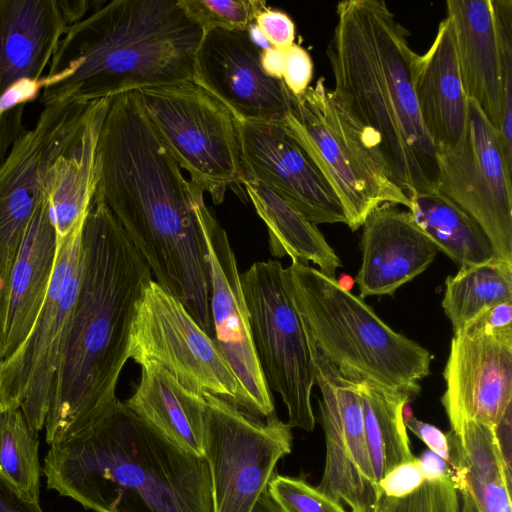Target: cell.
I'll use <instances>...</instances> for the list:
<instances>
[{"mask_svg": "<svg viewBox=\"0 0 512 512\" xmlns=\"http://www.w3.org/2000/svg\"><path fill=\"white\" fill-rule=\"evenodd\" d=\"M201 231L214 340L240 384L243 412L268 418L275 414L274 401L254 348L236 256L226 231L210 210L201 219Z\"/></svg>", "mask_w": 512, "mask_h": 512, "instance_id": "cell-16", "label": "cell"}, {"mask_svg": "<svg viewBox=\"0 0 512 512\" xmlns=\"http://www.w3.org/2000/svg\"><path fill=\"white\" fill-rule=\"evenodd\" d=\"M160 139L192 183L214 204L233 190L247 201L236 119L194 82L137 92Z\"/></svg>", "mask_w": 512, "mask_h": 512, "instance_id": "cell-7", "label": "cell"}, {"mask_svg": "<svg viewBox=\"0 0 512 512\" xmlns=\"http://www.w3.org/2000/svg\"><path fill=\"white\" fill-rule=\"evenodd\" d=\"M178 3L204 31H247L259 12L267 7L261 0H178Z\"/></svg>", "mask_w": 512, "mask_h": 512, "instance_id": "cell-32", "label": "cell"}, {"mask_svg": "<svg viewBox=\"0 0 512 512\" xmlns=\"http://www.w3.org/2000/svg\"><path fill=\"white\" fill-rule=\"evenodd\" d=\"M82 229L57 240L52 280L38 318L16 352L0 362V411L21 409L36 432L45 426L58 360L78 293Z\"/></svg>", "mask_w": 512, "mask_h": 512, "instance_id": "cell-11", "label": "cell"}, {"mask_svg": "<svg viewBox=\"0 0 512 512\" xmlns=\"http://www.w3.org/2000/svg\"><path fill=\"white\" fill-rule=\"evenodd\" d=\"M0 512H43L39 503L22 497L0 477Z\"/></svg>", "mask_w": 512, "mask_h": 512, "instance_id": "cell-42", "label": "cell"}, {"mask_svg": "<svg viewBox=\"0 0 512 512\" xmlns=\"http://www.w3.org/2000/svg\"><path fill=\"white\" fill-rule=\"evenodd\" d=\"M281 123L333 189L352 231L381 204L409 209V197L393 184L351 131L323 77L304 93L292 94L290 110Z\"/></svg>", "mask_w": 512, "mask_h": 512, "instance_id": "cell-8", "label": "cell"}, {"mask_svg": "<svg viewBox=\"0 0 512 512\" xmlns=\"http://www.w3.org/2000/svg\"><path fill=\"white\" fill-rule=\"evenodd\" d=\"M449 423V467L456 488L469 492L479 512H512L511 468L494 428L467 417Z\"/></svg>", "mask_w": 512, "mask_h": 512, "instance_id": "cell-26", "label": "cell"}, {"mask_svg": "<svg viewBox=\"0 0 512 512\" xmlns=\"http://www.w3.org/2000/svg\"><path fill=\"white\" fill-rule=\"evenodd\" d=\"M491 7L503 93V121L499 135L504 156L512 166V0H491Z\"/></svg>", "mask_w": 512, "mask_h": 512, "instance_id": "cell-33", "label": "cell"}, {"mask_svg": "<svg viewBox=\"0 0 512 512\" xmlns=\"http://www.w3.org/2000/svg\"><path fill=\"white\" fill-rule=\"evenodd\" d=\"M99 0H0V95L20 80H39L68 28Z\"/></svg>", "mask_w": 512, "mask_h": 512, "instance_id": "cell-20", "label": "cell"}, {"mask_svg": "<svg viewBox=\"0 0 512 512\" xmlns=\"http://www.w3.org/2000/svg\"><path fill=\"white\" fill-rule=\"evenodd\" d=\"M203 395L212 512H251L277 462L292 450L291 427L276 414L262 422L218 396Z\"/></svg>", "mask_w": 512, "mask_h": 512, "instance_id": "cell-13", "label": "cell"}, {"mask_svg": "<svg viewBox=\"0 0 512 512\" xmlns=\"http://www.w3.org/2000/svg\"><path fill=\"white\" fill-rule=\"evenodd\" d=\"M146 423L182 450L204 458L208 404L204 395L182 386L166 369L147 362L124 402Z\"/></svg>", "mask_w": 512, "mask_h": 512, "instance_id": "cell-25", "label": "cell"}, {"mask_svg": "<svg viewBox=\"0 0 512 512\" xmlns=\"http://www.w3.org/2000/svg\"><path fill=\"white\" fill-rule=\"evenodd\" d=\"M327 56L330 95L351 131L408 197L437 189V148L413 86L409 32L380 0L341 1ZM438 190V189H437Z\"/></svg>", "mask_w": 512, "mask_h": 512, "instance_id": "cell-2", "label": "cell"}, {"mask_svg": "<svg viewBox=\"0 0 512 512\" xmlns=\"http://www.w3.org/2000/svg\"><path fill=\"white\" fill-rule=\"evenodd\" d=\"M307 341L321 391L318 402L326 444L324 471L317 488L350 512H374L382 492L366 441L359 390Z\"/></svg>", "mask_w": 512, "mask_h": 512, "instance_id": "cell-15", "label": "cell"}, {"mask_svg": "<svg viewBox=\"0 0 512 512\" xmlns=\"http://www.w3.org/2000/svg\"><path fill=\"white\" fill-rule=\"evenodd\" d=\"M244 180L270 188L310 222L346 224L333 189L281 122L236 120Z\"/></svg>", "mask_w": 512, "mask_h": 512, "instance_id": "cell-17", "label": "cell"}, {"mask_svg": "<svg viewBox=\"0 0 512 512\" xmlns=\"http://www.w3.org/2000/svg\"><path fill=\"white\" fill-rule=\"evenodd\" d=\"M459 332L466 334H503L512 332V300L490 307Z\"/></svg>", "mask_w": 512, "mask_h": 512, "instance_id": "cell-39", "label": "cell"}, {"mask_svg": "<svg viewBox=\"0 0 512 512\" xmlns=\"http://www.w3.org/2000/svg\"><path fill=\"white\" fill-rule=\"evenodd\" d=\"M509 300L512 263L496 258L448 276L442 307L455 334L490 307Z\"/></svg>", "mask_w": 512, "mask_h": 512, "instance_id": "cell-30", "label": "cell"}, {"mask_svg": "<svg viewBox=\"0 0 512 512\" xmlns=\"http://www.w3.org/2000/svg\"><path fill=\"white\" fill-rule=\"evenodd\" d=\"M408 211L415 223L460 268L496 259L492 244L479 224L439 190L409 196Z\"/></svg>", "mask_w": 512, "mask_h": 512, "instance_id": "cell-28", "label": "cell"}, {"mask_svg": "<svg viewBox=\"0 0 512 512\" xmlns=\"http://www.w3.org/2000/svg\"><path fill=\"white\" fill-rule=\"evenodd\" d=\"M413 86L422 122L437 149L454 146L461 138L468 100L459 72L454 32L446 16L422 55L416 54Z\"/></svg>", "mask_w": 512, "mask_h": 512, "instance_id": "cell-23", "label": "cell"}, {"mask_svg": "<svg viewBox=\"0 0 512 512\" xmlns=\"http://www.w3.org/2000/svg\"><path fill=\"white\" fill-rule=\"evenodd\" d=\"M38 432L21 409L0 411V477L22 497L39 503L40 462Z\"/></svg>", "mask_w": 512, "mask_h": 512, "instance_id": "cell-31", "label": "cell"}, {"mask_svg": "<svg viewBox=\"0 0 512 512\" xmlns=\"http://www.w3.org/2000/svg\"><path fill=\"white\" fill-rule=\"evenodd\" d=\"M512 405L506 410L500 422L494 427V432L506 464L511 468V433Z\"/></svg>", "mask_w": 512, "mask_h": 512, "instance_id": "cell-45", "label": "cell"}, {"mask_svg": "<svg viewBox=\"0 0 512 512\" xmlns=\"http://www.w3.org/2000/svg\"><path fill=\"white\" fill-rule=\"evenodd\" d=\"M50 82L51 80L44 76L39 80H20L9 87L0 95V121L7 112L35 100Z\"/></svg>", "mask_w": 512, "mask_h": 512, "instance_id": "cell-40", "label": "cell"}, {"mask_svg": "<svg viewBox=\"0 0 512 512\" xmlns=\"http://www.w3.org/2000/svg\"><path fill=\"white\" fill-rule=\"evenodd\" d=\"M203 33L178 0L100 1L62 37L40 102H92L193 82Z\"/></svg>", "mask_w": 512, "mask_h": 512, "instance_id": "cell-5", "label": "cell"}, {"mask_svg": "<svg viewBox=\"0 0 512 512\" xmlns=\"http://www.w3.org/2000/svg\"><path fill=\"white\" fill-rule=\"evenodd\" d=\"M418 459L425 481L438 480L449 476L451 473L450 467L446 461L430 450L424 452Z\"/></svg>", "mask_w": 512, "mask_h": 512, "instance_id": "cell-43", "label": "cell"}, {"mask_svg": "<svg viewBox=\"0 0 512 512\" xmlns=\"http://www.w3.org/2000/svg\"><path fill=\"white\" fill-rule=\"evenodd\" d=\"M284 282L307 339L347 379L413 398L433 356L388 326L360 297L309 264L292 262Z\"/></svg>", "mask_w": 512, "mask_h": 512, "instance_id": "cell-6", "label": "cell"}, {"mask_svg": "<svg viewBox=\"0 0 512 512\" xmlns=\"http://www.w3.org/2000/svg\"><path fill=\"white\" fill-rule=\"evenodd\" d=\"M437 165V189L479 224L497 259L512 263V166L498 130L473 100L460 140L437 149Z\"/></svg>", "mask_w": 512, "mask_h": 512, "instance_id": "cell-14", "label": "cell"}, {"mask_svg": "<svg viewBox=\"0 0 512 512\" xmlns=\"http://www.w3.org/2000/svg\"><path fill=\"white\" fill-rule=\"evenodd\" d=\"M352 381L360 393L366 441L379 485L393 469L416 459L404 421V407L413 397L365 380Z\"/></svg>", "mask_w": 512, "mask_h": 512, "instance_id": "cell-29", "label": "cell"}, {"mask_svg": "<svg viewBox=\"0 0 512 512\" xmlns=\"http://www.w3.org/2000/svg\"><path fill=\"white\" fill-rule=\"evenodd\" d=\"M374 512H459V495L451 476L425 481L399 498L382 495Z\"/></svg>", "mask_w": 512, "mask_h": 512, "instance_id": "cell-34", "label": "cell"}, {"mask_svg": "<svg viewBox=\"0 0 512 512\" xmlns=\"http://www.w3.org/2000/svg\"><path fill=\"white\" fill-rule=\"evenodd\" d=\"M261 50L246 31L205 30L193 67V82L220 101L236 120L282 122L292 94L261 67Z\"/></svg>", "mask_w": 512, "mask_h": 512, "instance_id": "cell-18", "label": "cell"}, {"mask_svg": "<svg viewBox=\"0 0 512 512\" xmlns=\"http://www.w3.org/2000/svg\"><path fill=\"white\" fill-rule=\"evenodd\" d=\"M94 197L119 222L156 283L214 338L201 231L204 192L184 176L137 92L111 98L99 134Z\"/></svg>", "mask_w": 512, "mask_h": 512, "instance_id": "cell-1", "label": "cell"}, {"mask_svg": "<svg viewBox=\"0 0 512 512\" xmlns=\"http://www.w3.org/2000/svg\"><path fill=\"white\" fill-rule=\"evenodd\" d=\"M243 186L247 198L267 227L271 255L277 258L289 256L292 262L303 264L312 261L322 274L336 279V271L342 262L317 225L259 182L246 179Z\"/></svg>", "mask_w": 512, "mask_h": 512, "instance_id": "cell-27", "label": "cell"}, {"mask_svg": "<svg viewBox=\"0 0 512 512\" xmlns=\"http://www.w3.org/2000/svg\"><path fill=\"white\" fill-rule=\"evenodd\" d=\"M57 255V237L46 195L37 206L13 265L0 315V362L29 335L45 302Z\"/></svg>", "mask_w": 512, "mask_h": 512, "instance_id": "cell-22", "label": "cell"}, {"mask_svg": "<svg viewBox=\"0 0 512 512\" xmlns=\"http://www.w3.org/2000/svg\"><path fill=\"white\" fill-rule=\"evenodd\" d=\"M251 42L261 51L270 48V44L254 22L246 31Z\"/></svg>", "mask_w": 512, "mask_h": 512, "instance_id": "cell-47", "label": "cell"}, {"mask_svg": "<svg viewBox=\"0 0 512 512\" xmlns=\"http://www.w3.org/2000/svg\"><path fill=\"white\" fill-rule=\"evenodd\" d=\"M251 512H282L269 495L267 489L262 492Z\"/></svg>", "mask_w": 512, "mask_h": 512, "instance_id": "cell-46", "label": "cell"}, {"mask_svg": "<svg viewBox=\"0 0 512 512\" xmlns=\"http://www.w3.org/2000/svg\"><path fill=\"white\" fill-rule=\"evenodd\" d=\"M43 473L48 489L95 512H212L205 458L173 444L118 398L51 445Z\"/></svg>", "mask_w": 512, "mask_h": 512, "instance_id": "cell-4", "label": "cell"}, {"mask_svg": "<svg viewBox=\"0 0 512 512\" xmlns=\"http://www.w3.org/2000/svg\"><path fill=\"white\" fill-rule=\"evenodd\" d=\"M127 356L140 366L155 363L185 388L218 396L243 411L240 384L215 340L153 280L138 305Z\"/></svg>", "mask_w": 512, "mask_h": 512, "instance_id": "cell-12", "label": "cell"}, {"mask_svg": "<svg viewBox=\"0 0 512 512\" xmlns=\"http://www.w3.org/2000/svg\"><path fill=\"white\" fill-rule=\"evenodd\" d=\"M255 23L271 47L287 49L295 43V24L285 12L266 7Z\"/></svg>", "mask_w": 512, "mask_h": 512, "instance_id": "cell-36", "label": "cell"}, {"mask_svg": "<svg viewBox=\"0 0 512 512\" xmlns=\"http://www.w3.org/2000/svg\"><path fill=\"white\" fill-rule=\"evenodd\" d=\"M267 491L282 512H347L304 479L274 474Z\"/></svg>", "mask_w": 512, "mask_h": 512, "instance_id": "cell-35", "label": "cell"}, {"mask_svg": "<svg viewBox=\"0 0 512 512\" xmlns=\"http://www.w3.org/2000/svg\"><path fill=\"white\" fill-rule=\"evenodd\" d=\"M313 76V62L310 54L299 44L286 49V63L282 81L293 95L304 93Z\"/></svg>", "mask_w": 512, "mask_h": 512, "instance_id": "cell-37", "label": "cell"}, {"mask_svg": "<svg viewBox=\"0 0 512 512\" xmlns=\"http://www.w3.org/2000/svg\"><path fill=\"white\" fill-rule=\"evenodd\" d=\"M404 421L407 429L424 442L431 452L441 457L449 465L450 448L447 434L436 426L415 418L413 415L404 419Z\"/></svg>", "mask_w": 512, "mask_h": 512, "instance_id": "cell-41", "label": "cell"}, {"mask_svg": "<svg viewBox=\"0 0 512 512\" xmlns=\"http://www.w3.org/2000/svg\"><path fill=\"white\" fill-rule=\"evenodd\" d=\"M459 495V512H479L471 495L465 488H457Z\"/></svg>", "mask_w": 512, "mask_h": 512, "instance_id": "cell-48", "label": "cell"}, {"mask_svg": "<svg viewBox=\"0 0 512 512\" xmlns=\"http://www.w3.org/2000/svg\"><path fill=\"white\" fill-rule=\"evenodd\" d=\"M240 279L268 387L281 396L287 424L310 432L315 427L311 404L315 370L301 318L285 286L284 268L278 260L255 262Z\"/></svg>", "mask_w": 512, "mask_h": 512, "instance_id": "cell-9", "label": "cell"}, {"mask_svg": "<svg viewBox=\"0 0 512 512\" xmlns=\"http://www.w3.org/2000/svg\"><path fill=\"white\" fill-rule=\"evenodd\" d=\"M96 101L57 100L44 105L35 126L14 141L0 162V308L13 265L44 196L47 173L75 143Z\"/></svg>", "mask_w": 512, "mask_h": 512, "instance_id": "cell-10", "label": "cell"}, {"mask_svg": "<svg viewBox=\"0 0 512 512\" xmlns=\"http://www.w3.org/2000/svg\"><path fill=\"white\" fill-rule=\"evenodd\" d=\"M446 12L464 91L500 132L503 93L491 0H448Z\"/></svg>", "mask_w": 512, "mask_h": 512, "instance_id": "cell-24", "label": "cell"}, {"mask_svg": "<svg viewBox=\"0 0 512 512\" xmlns=\"http://www.w3.org/2000/svg\"><path fill=\"white\" fill-rule=\"evenodd\" d=\"M362 263L355 278L360 298L393 295L433 262L438 249L408 210L384 203L365 219Z\"/></svg>", "mask_w": 512, "mask_h": 512, "instance_id": "cell-21", "label": "cell"}, {"mask_svg": "<svg viewBox=\"0 0 512 512\" xmlns=\"http://www.w3.org/2000/svg\"><path fill=\"white\" fill-rule=\"evenodd\" d=\"M82 272L45 421L47 444L88 425L116 397L151 270L108 207L93 198L82 229Z\"/></svg>", "mask_w": 512, "mask_h": 512, "instance_id": "cell-3", "label": "cell"}, {"mask_svg": "<svg viewBox=\"0 0 512 512\" xmlns=\"http://www.w3.org/2000/svg\"><path fill=\"white\" fill-rule=\"evenodd\" d=\"M441 398L448 417L495 427L512 405V332L454 334Z\"/></svg>", "mask_w": 512, "mask_h": 512, "instance_id": "cell-19", "label": "cell"}, {"mask_svg": "<svg viewBox=\"0 0 512 512\" xmlns=\"http://www.w3.org/2000/svg\"><path fill=\"white\" fill-rule=\"evenodd\" d=\"M425 482L418 457L412 462L402 464L393 469L379 482L382 495L387 497H403Z\"/></svg>", "mask_w": 512, "mask_h": 512, "instance_id": "cell-38", "label": "cell"}, {"mask_svg": "<svg viewBox=\"0 0 512 512\" xmlns=\"http://www.w3.org/2000/svg\"><path fill=\"white\" fill-rule=\"evenodd\" d=\"M260 62L263 71L268 76L282 80L286 63V49L270 47L262 50Z\"/></svg>", "mask_w": 512, "mask_h": 512, "instance_id": "cell-44", "label": "cell"}, {"mask_svg": "<svg viewBox=\"0 0 512 512\" xmlns=\"http://www.w3.org/2000/svg\"><path fill=\"white\" fill-rule=\"evenodd\" d=\"M337 284L344 290L350 291L354 285V279L348 274H342L341 277L336 280Z\"/></svg>", "mask_w": 512, "mask_h": 512, "instance_id": "cell-49", "label": "cell"}]
</instances>
